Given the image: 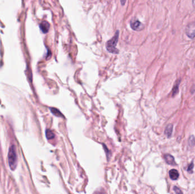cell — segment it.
<instances>
[{"label":"cell","mask_w":195,"mask_h":194,"mask_svg":"<svg viewBox=\"0 0 195 194\" xmlns=\"http://www.w3.org/2000/svg\"><path fill=\"white\" fill-rule=\"evenodd\" d=\"M119 31H117L114 37L106 43V49L109 53L112 54H118V50L117 49V45L119 39Z\"/></svg>","instance_id":"obj_1"},{"label":"cell","mask_w":195,"mask_h":194,"mask_svg":"<svg viewBox=\"0 0 195 194\" xmlns=\"http://www.w3.org/2000/svg\"><path fill=\"white\" fill-rule=\"evenodd\" d=\"M8 163L11 170H14L17 165V155L16 146L11 145L8 153Z\"/></svg>","instance_id":"obj_2"},{"label":"cell","mask_w":195,"mask_h":194,"mask_svg":"<svg viewBox=\"0 0 195 194\" xmlns=\"http://www.w3.org/2000/svg\"><path fill=\"white\" fill-rule=\"evenodd\" d=\"M185 33L187 37L191 39L195 38V22L189 23L185 29Z\"/></svg>","instance_id":"obj_3"},{"label":"cell","mask_w":195,"mask_h":194,"mask_svg":"<svg viewBox=\"0 0 195 194\" xmlns=\"http://www.w3.org/2000/svg\"><path fill=\"white\" fill-rule=\"evenodd\" d=\"M130 26L132 29L135 31H141L144 27L143 25L138 20L136 19H133L131 21Z\"/></svg>","instance_id":"obj_4"},{"label":"cell","mask_w":195,"mask_h":194,"mask_svg":"<svg viewBox=\"0 0 195 194\" xmlns=\"http://www.w3.org/2000/svg\"><path fill=\"white\" fill-rule=\"evenodd\" d=\"M164 160L166 162L171 165H176V163L175 161V158L171 154H165L164 155Z\"/></svg>","instance_id":"obj_5"},{"label":"cell","mask_w":195,"mask_h":194,"mask_svg":"<svg viewBox=\"0 0 195 194\" xmlns=\"http://www.w3.org/2000/svg\"><path fill=\"white\" fill-rule=\"evenodd\" d=\"M40 29L43 33H47L49 32L50 25L47 21H43L40 25Z\"/></svg>","instance_id":"obj_6"},{"label":"cell","mask_w":195,"mask_h":194,"mask_svg":"<svg viewBox=\"0 0 195 194\" xmlns=\"http://www.w3.org/2000/svg\"><path fill=\"white\" fill-rule=\"evenodd\" d=\"M169 175L170 178L173 181H176L179 176V174L176 169H172L170 171Z\"/></svg>","instance_id":"obj_7"},{"label":"cell","mask_w":195,"mask_h":194,"mask_svg":"<svg viewBox=\"0 0 195 194\" xmlns=\"http://www.w3.org/2000/svg\"><path fill=\"white\" fill-rule=\"evenodd\" d=\"M172 131H173V125L170 124L167 126L165 129V134L167 136L168 138H170L171 137Z\"/></svg>","instance_id":"obj_8"},{"label":"cell","mask_w":195,"mask_h":194,"mask_svg":"<svg viewBox=\"0 0 195 194\" xmlns=\"http://www.w3.org/2000/svg\"><path fill=\"white\" fill-rule=\"evenodd\" d=\"M180 83V80H179L178 81H177L176 83L173 86V89H172V96L173 97L175 96L179 92V86Z\"/></svg>","instance_id":"obj_9"},{"label":"cell","mask_w":195,"mask_h":194,"mask_svg":"<svg viewBox=\"0 0 195 194\" xmlns=\"http://www.w3.org/2000/svg\"><path fill=\"white\" fill-rule=\"evenodd\" d=\"M50 109L52 113L54 115V116H55L57 117H63L62 114L61 113V112L58 109L54 108H51Z\"/></svg>","instance_id":"obj_10"},{"label":"cell","mask_w":195,"mask_h":194,"mask_svg":"<svg viewBox=\"0 0 195 194\" xmlns=\"http://www.w3.org/2000/svg\"><path fill=\"white\" fill-rule=\"evenodd\" d=\"M46 136L48 140H52L55 137V134L51 130L47 129L46 130Z\"/></svg>","instance_id":"obj_11"},{"label":"cell","mask_w":195,"mask_h":194,"mask_svg":"<svg viewBox=\"0 0 195 194\" xmlns=\"http://www.w3.org/2000/svg\"><path fill=\"white\" fill-rule=\"evenodd\" d=\"M188 144L190 147H193L195 146V138L194 136L192 135L190 136V137L188 140Z\"/></svg>","instance_id":"obj_12"},{"label":"cell","mask_w":195,"mask_h":194,"mask_svg":"<svg viewBox=\"0 0 195 194\" xmlns=\"http://www.w3.org/2000/svg\"><path fill=\"white\" fill-rule=\"evenodd\" d=\"M194 167V164L193 162H192L188 167V169H187V172L188 173H192L193 172V169Z\"/></svg>","instance_id":"obj_13"},{"label":"cell","mask_w":195,"mask_h":194,"mask_svg":"<svg viewBox=\"0 0 195 194\" xmlns=\"http://www.w3.org/2000/svg\"><path fill=\"white\" fill-rule=\"evenodd\" d=\"M173 190L175 192L176 194H183V192L176 186H174L173 187Z\"/></svg>","instance_id":"obj_14"},{"label":"cell","mask_w":195,"mask_h":194,"mask_svg":"<svg viewBox=\"0 0 195 194\" xmlns=\"http://www.w3.org/2000/svg\"><path fill=\"white\" fill-rule=\"evenodd\" d=\"M120 2L122 6H124L126 2V0H120Z\"/></svg>","instance_id":"obj_15"},{"label":"cell","mask_w":195,"mask_h":194,"mask_svg":"<svg viewBox=\"0 0 195 194\" xmlns=\"http://www.w3.org/2000/svg\"><path fill=\"white\" fill-rule=\"evenodd\" d=\"M192 4L194 7L195 8V0H192Z\"/></svg>","instance_id":"obj_16"},{"label":"cell","mask_w":195,"mask_h":194,"mask_svg":"<svg viewBox=\"0 0 195 194\" xmlns=\"http://www.w3.org/2000/svg\"></svg>","instance_id":"obj_17"}]
</instances>
